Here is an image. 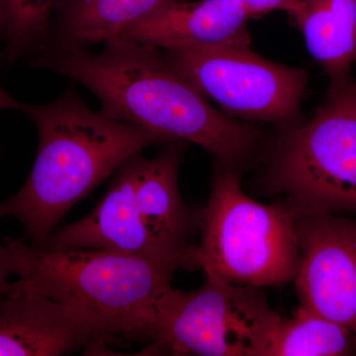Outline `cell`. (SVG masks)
<instances>
[{"label":"cell","mask_w":356,"mask_h":356,"mask_svg":"<svg viewBox=\"0 0 356 356\" xmlns=\"http://www.w3.org/2000/svg\"><path fill=\"white\" fill-rule=\"evenodd\" d=\"M295 217L300 262L294 281L300 306L356 336V219Z\"/></svg>","instance_id":"obj_8"},{"label":"cell","mask_w":356,"mask_h":356,"mask_svg":"<svg viewBox=\"0 0 356 356\" xmlns=\"http://www.w3.org/2000/svg\"><path fill=\"white\" fill-rule=\"evenodd\" d=\"M281 317L259 288L206 277L161 297L142 341L147 355L266 356Z\"/></svg>","instance_id":"obj_6"},{"label":"cell","mask_w":356,"mask_h":356,"mask_svg":"<svg viewBox=\"0 0 356 356\" xmlns=\"http://www.w3.org/2000/svg\"><path fill=\"white\" fill-rule=\"evenodd\" d=\"M356 353V336L343 325L300 306L281 318L266 356H343Z\"/></svg>","instance_id":"obj_13"},{"label":"cell","mask_w":356,"mask_h":356,"mask_svg":"<svg viewBox=\"0 0 356 356\" xmlns=\"http://www.w3.org/2000/svg\"><path fill=\"white\" fill-rule=\"evenodd\" d=\"M17 280L13 290L39 293L102 337L142 341L161 297L172 288L181 259L97 248L51 250L4 238Z\"/></svg>","instance_id":"obj_3"},{"label":"cell","mask_w":356,"mask_h":356,"mask_svg":"<svg viewBox=\"0 0 356 356\" xmlns=\"http://www.w3.org/2000/svg\"><path fill=\"white\" fill-rule=\"evenodd\" d=\"M4 60L3 55H0V67H1L2 62Z\"/></svg>","instance_id":"obj_17"},{"label":"cell","mask_w":356,"mask_h":356,"mask_svg":"<svg viewBox=\"0 0 356 356\" xmlns=\"http://www.w3.org/2000/svg\"><path fill=\"white\" fill-rule=\"evenodd\" d=\"M30 65L83 84L97 96L105 116L170 142L198 145L229 170L240 172L264 140L261 128L214 108L161 49L149 44L119 36L105 42L100 53L37 57Z\"/></svg>","instance_id":"obj_1"},{"label":"cell","mask_w":356,"mask_h":356,"mask_svg":"<svg viewBox=\"0 0 356 356\" xmlns=\"http://www.w3.org/2000/svg\"><path fill=\"white\" fill-rule=\"evenodd\" d=\"M199 226L193 266L206 277L257 288L294 280L300 262L296 217L287 206L248 197L236 170L218 166Z\"/></svg>","instance_id":"obj_4"},{"label":"cell","mask_w":356,"mask_h":356,"mask_svg":"<svg viewBox=\"0 0 356 356\" xmlns=\"http://www.w3.org/2000/svg\"><path fill=\"white\" fill-rule=\"evenodd\" d=\"M11 275H13V269L10 254L6 245H0V300L10 294L13 290V282L9 281Z\"/></svg>","instance_id":"obj_16"},{"label":"cell","mask_w":356,"mask_h":356,"mask_svg":"<svg viewBox=\"0 0 356 356\" xmlns=\"http://www.w3.org/2000/svg\"><path fill=\"white\" fill-rule=\"evenodd\" d=\"M295 23L307 50L330 83L343 81L356 67V0H303Z\"/></svg>","instance_id":"obj_12"},{"label":"cell","mask_w":356,"mask_h":356,"mask_svg":"<svg viewBox=\"0 0 356 356\" xmlns=\"http://www.w3.org/2000/svg\"><path fill=\"white\" fill-rule=\"evenodd\" d=\"M252 18L261 17L271 11H285L294 18L301 9L303 0H238Z\"/></svg>","instance_id":"obj_15"},{"label":"cell","mask_w":356,"mask_h":356,"mask_svg":"<svg viewBox=\"0 0 356 356\" xmlns=\"http://www.w3.org/2000/svg\"><path fill=\"white\" fill-rule=\"evenodd\" d=\"M278 129L267 181L293 214H356V76L330 83L309 120Z\"/></svg>","instance_id":"obj_5"},{"label":"cell","mask_w":356,"mask_h":356,"mask_svg":"<svg viewBox=\"0 0 356 356\" xmlns=\"http://www.w3.org/2000/svg\"><path fill=\"white\" fill-rule=\"evenodd\" d=\"M109 344L62 306L39 293L13 290L0 303V356L108 351Z\"/></svg>","instance_id":"obj_9"},{"label":"cell","mask_w":356,"mask_h":356,"mask_svg":"<svg viewBox=\"0 0 356 356\" xmlns=\"http://www.w3.org/2000/svg\"><path fill=\"white\" fill-rule=\"evenodd\" d=\"M250 19L238 0H177L130 26L121 36L161 50L250 46Z\"/></svg>","instance_id":"obj_10"},{"label":"cell","mask_w":356,"mask_h":356,"mask_svg":"<svg viewBox=\"0 0 356 356\" xmlns=\"http://www.w3.org/2000/svg\"><path fill=\"white\" fill-rule=\"evenodd\" d=\"M54 0H0V40L4 60L38 53L50 30Z\"/></svg>","instance_id":"obj_14"},{"label":"cell","mask_w":356,"mask_h":356,"mask_svg":"<svg viewBox=\"0 0 356 356\" xmlns=\"http://www.w3.org/2000/svg\"><path fill=\"white\" fill-rule=\"evenodd\" d=\"M177 0H65L35 57L86 50L121 36L130 26Z\"/></svg>","instance_id":"obj_11"},{"label":"cell","mask_w":356,"mask_h":356,"mask_svg":"<svg viewBox=\"0 0 356 356\" xmlns=\"http://www.w3.org/2000/svg\"><path fill=\"white\" fill-rule=\"evenodd\" d=\"M163 51L173 69L227 114L278 128L301 120L305 70L266 60L250 46Z\"/></svg>","instance_id":"obj_7"},{"label":"cell","mask_w":356,"mask_h":356,"mask_svg":"<svg viewBox=\"0 0 356 356\" xmlns=\"http://www.w3.org/2000/svg\"><path fill=\"white\" fill-rule=\"evenodd\" d=\"M27 115L38 131V152L22 188L0 203V218H15L33 247L43 248L67 211L163 136L113 120L84 104L74 88L47 104L21 102L0 86V111Z\"/></svg>","instance_id":"obj_2"}]
</instances>
